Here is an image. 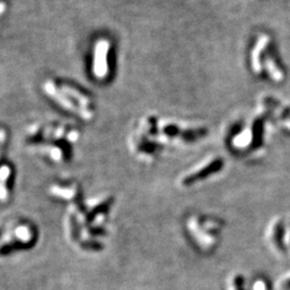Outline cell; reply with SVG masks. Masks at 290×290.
Returning <instances> with one entry per match:
<instances>
[{"label": "cell", "mask_w": 290, "mask_h": 290, "mask_svg": "<svg viewBox=\"0 0 290 290\" xmlns=\"http://www.w3.org/2000/svg\"><path fill=\"white\" fill-rule=\"evenodd\" d=\"M277 54L270 36L260 34L249 52L252 71L260 78L270 79L275 83L284 81L285 71Z\"/></svg>", "instance_id": "6da1fadb"}, {"label": "cell", "mask_w": 290, "mask_h": 290, "mask_svg": "<svg viewBox=\"0 0 290 290\" xmlns=\"http://www.w3.org/2000/svg\"><path fill=\"white\" fill-rule=\"evenodd\" d=\"M224 166V161L220 158H214L211 160L205 161L201 167L195 169L194 171L189 172L187 176H185L183 179L184 186H190V185L196 184L197 182L202 181L208 177H211L212 174L218 172Z\"/></svg>", "instance_id": "7a4b0ae2"}, {"label": "cell", "mask_w": 290, "mask_h": 290, "mask_svg": "<svg viewBox=\"0 0 290 290\" xmlns=\"http://www.w3.org/2000/svg\"><path fill=\"white\" fill-rule=\"evenodd\" d=\"M109 45L106 41L98 43L95 56V72L98 76H103L107 72V54Z\"/></svg>", "instance_id": "3957f363"}, {"label": "cell", "mask_w": 290, "mask_h": 290, "mask_svg": "<svg viewBox=\"0 0 290 290\" xmlns=\"http://www.w3.org/2000/svg\"><path fill=\"white\" fill-rule=\"evenodd\" d=\"M271 239L273 241L274 244L278 247V248H283L284 246V240H285V230H284V226L283 224L278 220L276 222L272 229H271Z\"/></svg>", "instance_id": "277c9868"}, {"label": "cell", "mask_w": 290, "mask_h": 290, "mask_svg": "<svg viewBox=\"0 0 290 290\" xmlns=\"http://www.w3.org/2000/svg\"><path fill=\"white\" fill-rule=\"evenodd\" d=\"M232 290H244V280L242 276H236L232 281Z\"/></svg>", "instance_id": "5b68a950"}, {"label": "cell", "mask_w": 290, "mask_h": 290, "mask_svg": "<svg viewBox=\"0 0 290 290\" xmlns=\"http://www.w3.org/2000/svg\"><path fill=\"white\" fill-rule=\"evenodd\" d=\"M266 285L262 281H258L254 284V290H266Z\"/></svg>", "instance_id": "8992f818"}, {"label": "cell", "mask_w": 290, "mask_h": 290, "mask_svg": "<svg viewBox=\"0 0 290 290\" xmlns=\"http://www.w3.org/2000/svg\"><path fill=\"white\" fill-rule=\"evenodd\" d=\"M284 287L287 288V289L290 288V275L287 276L285 280H284Z\"/></svg>", "instance_id": "52a82bcc"}]
</instances>
